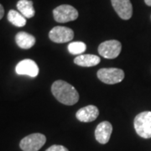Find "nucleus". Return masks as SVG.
Instances as JSON below:
<instances>
[{"instance_id": "f257e3e1", "label": "nucleus", "mask_w": 151, "mask_h": 151, "mask_svg": "<svg viewBox=\"0 0 151 151\" xmlns=\"http://www.w3.org/2000/svg\"><path fill=\"white\" fill-rule=\"evenodd\" d=\"M51 92L60 103L65 105H74L79 100V94L75 87L62 80L55 81L52 84Z\"/></svg>"}, {"instance_id": "f03ea898", "label": "nucleus", "mask_w": 151, "mask_h": 151, "mask_svg": "<svg viewBox=\"0 0 151 151\" xmlns=\"http://www.w3.org/2000/svg\"><path fill=\"white\" fill-rule=\"evenodd\" d=\"M134 125L136 133L144 139L151 138V112L145 111L135 117Z\"/></svg>"}, {"instance_id": "7ed1b4c3", "label": "nucleus", "mask_w": 151, "mask_h": 151, "mask_svg": "<svg viewBox=\"0 0 151 151\" xmlns=\"http://www.w3.org/2000/svg\"><path fill=\"white\" fill-rule=\"evenodd\" d=\"M46 142V137L42 134L35 133L24 137L19 143L20 149L23 151L40 150Z\"/></svg>"}, {"instance_id": "20e7f679", "label": "nucleus", "mask_w": 151, "mask_h": 151, "mask_svg": "<svg viewBox=\"0 0 151 151\" xmlns=\"http://www.w3.org/2000/svg\"><path fill=\"white\" fill-rule=\"evenodd\" d=\"M98 79L106 84H116L124 80V70L119 68H102L97 73Z\"/></svg>"}, {"instance_id": "39448f33", "label": "nucleus", "mask_w": 151, "mask_h": 151, "mask_svg": "<svg viewBox=\"0 0 151 151\" xmlns=\"http://www.w3.org/2000/svg\"><path fill=\"white\" fill-rule=\"evenodd\" d=\"M55 20L58 23H67L76 20L78 18V11L74 7L63 4L56 7L53 10Z\"/></svg>"}, {"instance_id": "423d86ee", "label": "nucleus", "mask_w": 151, "mask_h": 151, "mask_svg": "<svg viewBox=\"0 0 151 151\" xmlns=\"http://www.w3.org/2000/svg\"><path fill=\"white\" fill-rule=\"evenodd\" d=\"M122 50V45L119 40H112L104 41L98 46V53L106 59H115Z\"/></svg>"}, {"instance_id": "0eeeda50", "label": "nucleus", "mask_w": 151, "mask_h": 151, "mask_svg": "<svg viewBox=\"0 0 151 151\" xmlns=\"http://www.w3.org/2000/svg\"><path fill=\"white\" fill-rule=\"evenodd\" d=\"M74 37V32L70 28L55 26L49 33V38L55 43H66Z\"/></svg>"}, {"instance_id": "6e6552de", "label": "nucleus", "mask_w": 151, "mask_h": 151, "mask_svg": "<svg viewBox=\"0 0 151 151\" xmlns=\"http://www.w3.org/2000/svg\"><path fill=\"white\" fill-rule=\"evenodd\" d=\"M114 10L122 19L128 20L133 15V6L130 0H111Z\"/></svg>"}, {"instance_id": "1a4fd4ad", "label": "nucleus", "mask_w": 151, "mask_h": 151, "mask_svg": "<svg viewBox=\"0 0 151 151\" xmlns=\"http://www.w3.org/2000/svg\"><path fill=\"white\" fill-rule=\"evenodd\" d=\"M17 74L27 75L31 77H35L39 74V67L37 64L32 60H23L18 63L15 68Z\"/></svg>"}, {"instance_id": "9d476101", "label": "nucleus", "mask_w": 151, "mask_h": 151, "mask_svg": "<svg viewBox=\"0 0 151 151\" xmlns=\"http://www.w3.org/2000/svg\"><path fill=\"white\" fill-rule=\"evenodd\" d=\"M113 132V126L108 121H103L98 124L95 130V138L98 143L105 145L107 144Z\"/></svg>"}, {"instance_id": "9b49d317", "label": "nucleus", "mask_w": 151, "mask_h": 151, "mask_svg": "<svg viewBox=\"0 0 151 151\" xmlns=\"http://www.w3.org/2000/svg\"><path fill=\"white\" fill-rule=\"evenodd\" d=\"M99 115V110L96 106L93 105H88L84 108L79 109L76 113V117L81 122L84 123H89L92 122Z\"/></svg>"}, {"instance_id": "f8f14e48", "label": "nucleus", "mask_w": 151, "mask_h": 151, "mask_svg": "<svg viewBox=\"0 0 151 151\" xmlns=\"http://www.w3.org/2000/svg\"><path fill=\"white\" fill-rule=\"evenodd\" d=\"M101 61L99 56L95 55H80L74 60L76 65L82 67H92L98 65Z\"/></svg>"}, {"instance_id": "ddd939ff", "label": "nucleus", "mask_w": 151, "mask_h": 151, "mask_svg": "<svg viewBox=\"0 0 151 151\" xmlns=\"http://www.w3.org/2000/svg\"><path fill=\"white\" fill-rule=\"evenodd\" d=\"M35 38L26 32H19L15 35V42L19 47L24 50L30 49L35 44Z\"/></svg>"}, {"instance_id": "4468645a", "label": "nucleus", "mask_w": 151, "mask_h": 151, "mask_svg": "<svg viewBox=\"0 0 151 151\" xmlns=\"http://www.w3.org/2000/svg\"><path fill=\"white\" fill-rule=\"evenodd\" d=\"M17 9L22 15L27 19H31L35 14V11L31 0H19L17 3Z\"/></svg>"}, {"instance_id": "2eb2a0df", "label": "nucleus", "mask_w": 151, "mask_h": 151, "mask_svg": "<svg viewBox=\"0 0 151 151\" xmlns=\"http://www.w3.org/2000/svg\"><path fill=\"white\" fill-rule=\"evenodd\" d=\"M8 20L16 27H24L26 24V18L18 11L11 9L8 14Z\"/></svg>"}, {"instance_id": "dca6fc26", "label": "nucleus", "mask_w": 151, "mask_h": 151, "mask_svg": "<svg viewBox=\"0 0 151 151\" xmlns=\"http://www.w3.org/2000/svg\"><path fill=\"white\" fill-rule=\"evenodd\" d=\"M86 49V44L83 42H72L68 45V50L70 54L80 55L83 53Z\"/></svg>"}, {"instance_id": "f3484780", "label": "nucleus", "mask_w": 151, "mask_h": 151, "mask_svg": "<svg viewBox=\"0 0 151 151\" xmlns=\"http://www.w3.org/2000/svg\"><path fill=\"white\" fill-rule=\"evenodd\" d=\"M45 151H69L65 146L62 145H55L50 146V148H48Z\"/></svg>"}, {"instance_id": "a211bd4d", "label": "nucleus", "mask_w": 151, "mask_h": 151, "mask_svg": "<svg viewBox=\"0 0 151 151\" xmlns=\"http://www.w3.org/2000/svg\"><path fill=\"white\" fill-rule=\"evenodd\" d=\"M4 9L2 4H0V19L4 17Z\"/></svg>"}, {"instance_id": "6ab92c4d", "label": "nucleus", "mask_w": 151, "mask_h": 151, "mask_svg": "<svg viewBox=\"0 0 151 151\" xmlns=\"http://www.w3.org/2000/svg\"><path fill=\"white\" fill-rule=\"evenodd\" d=\"M145 2L148 6H151V0H145Z\"/></svg>"}]
</instances>
